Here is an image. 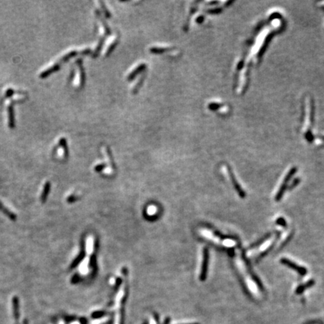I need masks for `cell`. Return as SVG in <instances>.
I'll return each mask as SVG.
<instances>
[{
  "label": "cell",
  "instance_id": "obj_1",
  "mask_svg": "<svg viewBox=\"0 0 324 324\" xmlns=\"http://www.w3.org/2000/svg\"><path fill=\"white\" fill-rule=\"evenodd\" d=\"M296 172V167H293V168L291 170V171H290V172L287 173V176H285V178H284V182L281 184V185L279 190H278V194H277V195L276 196V201H279L282 198V197H283L284 192H285L286 189H287V182H289L290 180H291V177L293 176V174H294Z\"/></svg>",
  "mask_w": 324,
  "mask_h": 324
},
{
  "label": "cell",
  "instance_id": "obj_2",
  "mask_svg": "<svg viewBox=\"0 0 324 324\" xmlns=\"http://www.w3.org/2000/svg\"><path fill=\"white\" fill-rule=\"evenodd\" d=\"M208 263H209V251L208 248H203V262L202 266H201V272L200 274V279L204 281L206 278L207 269H208Z\"/></svg>",
  "mask_w": 324,
  "mask_h": 324
},
{
  "label": "cell",
  "instance_id": "obj_3",
  "mask_svg": "<svg viewBox=\"0 0 324 324\" xmlns=\"http://www.w3.org/2000/svg\"><path fill=\"white\" fill-rule=\"evenodd\" d=\"M281 263L282 264L290 267L291 269H294L295 271H296V272H298L299 274H300L301 276H305V275L307 274V269L305 268V267L299 266L296 265V263H293V262L287 259V258H282V259L281 260Z\"/></svg>",
  "mask_w": 324,
  "mask_h": 324
},
{
  "label": "cell",
  "instance_id": "obj_4",
  "mask_svg": "<svg viewBox=\"0 0 324 324\" xmlns=\"http://www.w3.org/2000/svg\"><path fill=\"white\" fill-rule=\"evenodd\" d=\"M228 170H229V173H230V176L231 181H232V183H233V185H234L235 189H236V191H237V193L239 194V195H240L241 197H242V198H244V197H246V193H245L244 191H243V190L242 189V188L240 187V185H239L238 182H237V181L236 180V178H235L234 175L233 174L232 171H231L230 169H228Z\"/></svg>",
  "mask_w": 324,
  "mask_h": 324
},
{
  "label": "cell",
  "instance_id": "obj_5",
  "mask_svg": "<svg viewBox=\"0 0 324 324\" xmlns=\"http://www.w3.org/2000/svg\"><path fill=\"white\" fill-rule=\"evenodd\" d=\"M0 210H2V212H3V213L5 215L8 216V217L10 218L11 220H12V221H16V219H17L16 215H15L14 213H13L12 212H11L8 209L6 208V207L4 206L3 203H2L1 201H0Z\"/></svg>",
  "mask_w": 324,
  "mask_h": 324
},
{
  "label": "cell",
  "instance_id": "obj_6",
  "mask_svg": "<svg viewBox=\"0 0 324 324\" xmlns=\"http://www.w3.org/2000/svg\"><path fill=\"white\" fill-rule=\"evenodd\" d=\"M8 125L10 129H14V108L13 105H10L8 109Z\"/></svg>",
  "mask_w": 324,
  "mask_h": 324
},
{
  "label": "cell",
  "instance_id": "obj_7",
  "mask_svg": "<svg viewBox=\"0 0 324 324\" xmlns=\"http://www.w3.org/2000/svg\"><path fill=\"white\" fill-rule=\"evenodd\" d=\"M50 182H47L44 185V189H43L42 194H41V201L42 203H44L45 201H46L47 197H48V196L49 195V192H50Z\"/></svg>",
  "mask_w": 324,
  "mask_h": 324
},
{
  "label": "cell",
  "instance_id": "obj_8",
  "mask_svg": "<svg viewBox=\"0 0 324 324\" xmlns=\"http://www.w3.org/2000/svg\"><path fill=\"white\" fill-rule=\"evenodd\" d=\"M314 280H311L305 284H302V285L299 286L298 288L296 289V293L297 294H299V293H302V292L304 291L306 289H307L308 287H311L312 285H314Z\"/></svg>",
  "mask_w": 324,
  "mask_h": 324
},
{
  "label": "cell",
  "instance_id": "obj_9",
  "mask_svg": "<svg viewBox=\"0 0 324 324\" xmlns=\"http://www.w3.org/2000/svg\"><path fill=\"white\" fill-rule=\"evenodd\" d=\"M84 255H85L84 251H81L80 255H79L78 257H77L76 259L74 261V262L72 263V264H71V268H74L75 266H77L78 265V263L80 262L81 260H82L83 258H84Z\"/></svg>",
  "mask_w": 324,
  "mask_h": 324
},
{
  "label": "cell",
  "instance_id": "obj_10",
  "mask_svg": "<svg viewBox=\"0 0 324 324\" xmlns=\"http://www.w3.org/2000/svg\"><path fill=\"white\" fill-rule=\"evenodd\" d=\"M276 223L278 224V225H281V226H283V227H285V226H286L285 220H284V218H278V219L276 221Z\"/></svg>",
  "mask_w": 324,
  "mask_h": 324
},
{
  "label": "cell",
  "instance_id": "obj_11",
  "mask_svg": "<svg viewBox=\"0 0 324 324\" xmlns=\"http://www.w3.org/2000/svg\"><path fill=\"white\" fill-rule=\"evenodd\" d=\"M155 210H156L155 206H151L149 207L148 211H147L149 215H152V214L155 213V212H156Z\"/></svg>",
  "mask_w": 324,
  "mask_h": 324
},
{
  "label": "cell",
  "instance_id": "obj_12",
  "mask_svg": "<svg viewBox=\"0 0 324 324\" xmlns=\"http://www.w3.org/2000/svg\"><path fill=\"white\" fill-rule=\"evenodd\" d=\"M104 314V312H101V311L95 312L94 314H92V317H95V318H99L100 317H102Z\"/></svg>",
  "mask_w": 324,
  "mask_h": 324
},
{
  "label": "cell",
  "instance_id": "obj_13",
  "mask_svg": "<svg viewBox=\"0 0 324 324\" xmlns=\"http://www.w3.org/2000/svg\"><path fill=\"white\" fill-rule=\"evenodd\" d=\"M299 179H296V180H295L294 181H293V183H292V184H291V186H290V187H289V188H289V189H290V190L293 189V188H294V187H295V186H296V185L299 183Z\"/></svg>",
  "mask_w": 324,
  "mask_h": 324
},
{
  "label": "cell",
  "instance_id": "obj_14",
  "mask_svg": "<svg viewBox=\"0 0 324 324\" xmlns=\"http://www.w3.org/2000/svg\"><path fill=\"white\" fill-rule=\"evenodd\" d=\"M186 324H199V323H186Z\"/></svg>",
  "mask_w": 324,
  "mask_h": 324
}]
</instances>
